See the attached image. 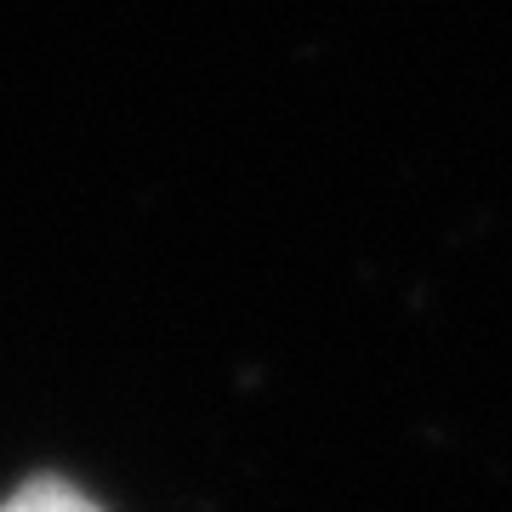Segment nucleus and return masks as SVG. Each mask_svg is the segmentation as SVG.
<instances>
[{
    "mask_svg": "<svg viewBox=\"0 0 512 512\" xmlns=\"http://www.w3.org/2000/svg\"><path fill=\"white\" fill-rule=\"evenodd\" d=\"M0 512H103L86 490H74L63 478H29L23 490H12V501Z\"/></svg>",
    "mask_w": 512,
    "mask_h": 512,
    "instance_id": "f257e3e1",
    "label": "nucleus"
}]
</instances>
